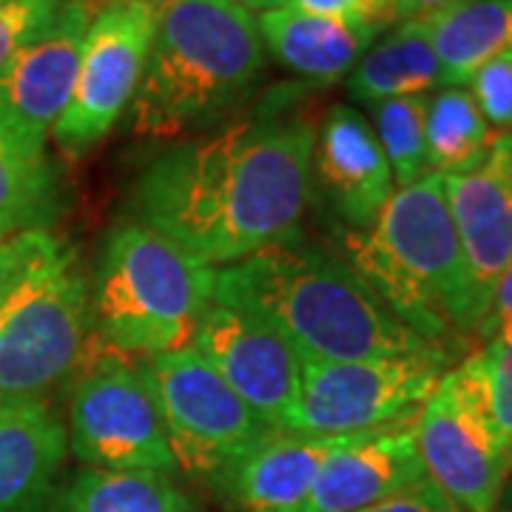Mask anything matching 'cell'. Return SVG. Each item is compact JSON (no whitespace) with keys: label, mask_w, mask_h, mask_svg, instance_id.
Segmentation results:
<instances>
[{"label":"cell","mask_w":512,"mask_h":512,"mask_svg":"<svg viewBox=\"0 0 512 512\" xmlns=\"http://www.w3.org/2000/svg\"><path fill=\"white\" fill-rule=\"evenodd\" d=\"M316 123L279 94L220 134L168 148L131 194L134 222L211 268L293 239L311 191Z\"/></svg>","instance_id":"obj_1"},{"label":"cell","mask_w":512,"mask_h":512,"mask_svg":"<svg viewBox=\"0 0 512 512\" xmlns=\"http://www.w3.org/2000/svg\"><path fill=\"white\" fill-rule=\"evenodd\" d=\"M214 302L259 316L302 359H450L387 311L345 259L296 239L217 268Z\"/></svg>","instance_id":"obj_2"},{"label":"cell","mask_w":512,"mask_h":512,"mask_svg":"<svg viewBox=\"0 0 512 512\" xmlns=\"http://www.w3.org/2000/svg\"><path fill=\"white\" fill-rule=\"evenodd\" d=\"M342 245L350 268L424 342L447 353L476 336L478 319L444 174L430 171L419 183L396 188L376 220L348 231Z\"/></svg>","instance_id":"obj_3"},{"label":"cell","mask_w":512,"mask_h":512,"mask_svg":"<svg viewBox=\"0 0 512 512\" xmlns=\"http://www.w3.org/2000/svg\"><path fill=\"white\" fill-rule=\"evenodd\" d=\"M265 74L256 18L231 0H168L131 103L140 137H180L242 109Z\"/></svg>","instance_id":"obj_4"},{"label":"cell","mask_w":512,"mask_h":512,"mask_svg":"<svg viewBox=\"0 0 512 512\" xmlns=\"http://www.w3.org/2000/svg\"><path fill=\"white\" fill-rule=\"evenodd\" d=\"M217 268L188 256L140 222L111 231L92 296V322L120 356L191 348L214 302Z\"/></svg>","instance_id":"obj_5"},{"label":"cell","mask_w":512,"mask_h":512,"mask_svg":"<svg viewBox=\"0 0 512 512\" xmlns=\"http://www.w3.org/2000/svg\"><path fill=\"white\" fill-rule=\"evenodd\" d=\"M89 325V282L60 245L0 302V396L40 399L74 367Z\"/></svg>","instance_id":"obj_6"},{"label":"cell","mask_w":512,"mask_h":512,"mask_svg":"<svg viewBox=\"0 0 512 512\" xmlns=\"http://www.w3.org/2000/svg\"><path fill=\"white\" fill-rule=\"evenodd\" d=\"M427 478L461 512H495L512 456L495 430L476 353L444 373L416 416Z\"/></svg>","instance_id":"obj_7"},{"label":"cell","mask_w":512,"mask_h":512,"mask_svg":"<svg viewBox=\"0 0 512 512\" xmlns=\"http://www.w3.org/2000/svg\"><path fill=\"white\" fill-rule=\"evenodd\" d=\"M140 370L174 461L191 476L220 478L237 458L276 433L194 348L148 356Z\"/></svg>","instance_id":"obj_8"},{"label":"cell","mask_w":512,"mask_h":512,"mask_svg":"<svg viewBox=\"0 0 512 512\" xmlns=\"http://www.w3.org/2000/svg\"><path fill=\"white\" fill-rule=\"evenodd\" d=\"M444 365L447 359L439 356L373 362L302 359V390L285 430L342 439L416 419L444 376Z\"/></svg>","instance_id":"obj_9"},{"label":"cell","mask_w":512,"mask_h":512,"mask_svg":"<svg viewBox=\"0 0 512 512\" xmlns=\"http://www.w3.org/2000/svg\"><path fill=\"white\" fill-rule=\"evenodd\" d=\"M160 9L154 3H109L86 32L69 106L52 128V143L69 160L97 148L134 103L146 72Z\"/></svg>","instance_id":"obj_10"},{"label":"cell","mask_w":512,"mask_h":512,"mask_svg":"<svg viewBox=\"0 0 512 512\" xmlns=\"http://www.w3.org/2000/svg\"><path fill=\"white\" fill-rule=\"evenodd\" d=\"M66 436L86 467L163 476L177 467L146 376L123 359L97 365L74 384Z\"/></svg>","instance_id":"obj_11"},{"label":"cell","mask_w":512,"mask_h":512,"mask_svg":"<svg viewBox=\"0 0 512 512\" xmlns=\"http://www.w3.org/2000/svg\"><path fill=\"white\" fill-rule=\"evenodd\" d=\"M191 348L274 430H285L302 390V356L254 313L211 302Z\"/></svg>","instance_id":"obj_12"},{"label":"cell","mask_w":512,"mask_h":512,"mask_svg":"<svg viewBox=\"0 0 512 512\" xmlns=\"http://www.w3.org/2000/svg\"><path fill=\"white\" fill-rule=\"evenodd\" d=\"M94 15L89 0H66L55 26L0 72V123L37 154H46L52 128L69 106Z\"/></svg>","instance_id":"obj_13"},{"label":"cell","mask_w":512,"mask_h":512,"mask_svg":"<svg viewBox=\"0 0 512 512\" xmlns=\"http://www.w3.org/2000/svg\"><path fill=\"white\" fill-rule=\"evenodd\" d=\"M444 185L481 328L495 285L512 262V134H495L484 160L447 174Z\"/></svg>","instance_id":"obj_14"},{"label":"cell","mask_w":512,"mask_h":512,"mask_svg":"<svg viewBox=\"0 0 512 512\" xmlns=\"http://www.w3.org/2000/svg\"><path fill=\"white\" fill-rule=\"evenodd\" d=\"M427 481L416 447V419L348 436L322 464L302 512H362Z\"/></svg>","instance_id":"obj_15"},{"label":"cell","mask_w":512,"mask_h":512,"mask_svg":"<svg viewBox=\"0 0 512 512\" xmlns=\"http://www.w3.org/2000/svg\"><path fill=\"white\" fill-rule=\"evenodd\" d=\"M311 177L353 231L376 220L396 191L376 131L350 106H333L316 128Z\"/></svg>","instance_id":"obj_16"},{"label":"cell","mask_w":512,"mask_h":512,"mask_svg":"<svg viewBox=\"0 0 512 512\" xmlns=\"http://www.w3.org/2000/svg\"><path fill=\"white\" fill-rule=\"evenodd\" d=\"M345 439L276 430L217 481L242 512H302L322 464Z\"/></svg>","instance_id":"obj_17"},{"label":"cell","mask_w":512,"mask_h":512,"mask_svg":"<svg viewBox=\"0 0 512 512\" xmlns=\"http://www.w3.org/2000/svg\"><path fill=\"white\" fill-rule=\"evenodd\" d=\"M66 450V427L43 399L0 396V512L40 510Z\"/></svg>","instance_id":"obj_18"},{"label":"cell","mask_w":512,"mask_h":512,"mask_svg":"<svg viewBox=\"0 0 512 512\" xmlns=\"http://www.w3.org/2000/svg\"><path fill=\"white\" fill-rule=\"evenodd\" d=\"M256 29L265 52H271L276 63L313 83H333L350 74L376 40V35L353 23L302 12L293 6L262 12L256 18Z\"/></svg>","instance_id":"obj_19"},{"label":"cell","mask_w":512,"mask_h":512,"mask_svg":"<svg viewBox=\"0 0 512 512\" xmlns=\"http://www.w3.org/2000/svg\"><path fill=\"white\" fill-rule=\"evenodd\" d=\"M444 86H467L504 52H512V0H458L424 18Z\"/></svg>","instance_id":"obj_20"},{"label":"cell","mask_w":512,"mask_h":512,"mask_svg":"<svg viewBox=\"0 0 512 512\" xmlns=\"http://www.w3.org/2000/svg\"><path fill=\"white\" fill-rule=\"evenodd\" d=\"M436 86H444V74L424 18L399 23L382 43L370 46L348 74V92L367 106L419 97Z\"/></svg>","instance_id":"obj_21"},{"label":"cell","mask_w":512,"mask_h":512,"mask_svg":"<svg viewBox=\"0 0 512 512\" xmlns=\"http://www.w3.org/2000/svg\"><path fill=\"white\" fill-rule=\"evenodd\" d=\"M57 512H197L163 473L86 467L57 501Z\"/></svg>","instance_id":"obj_22"},{"label":"cell","mask_w":512,"mask_h":512,"mask_svg":"<svg viewBox=\"0 0 512 512\" xmlns=\"http://www.w3.org/2000/svg\"><path fill=\"white\" fill-rule=\"evenodd\" d=\"M427 165L436 174H461L484 160L495 140L493 126L484 120L473 94L447 86L427 97Z\"/></svg>","instance_id":"obj_23"},{"label":"cell","mask_w":512,"mask_h":512,"mask_svg":"<svg viewBox=\"0 0 512 512\" xmlns=\"http://www.w3.org/2000/svg\"><path fill=\"white\" fill-rule=\"evenodd\" d=\"M55 174L46 154L26 148L0 123V220L18 231L43 228L52 217Z\"/></svg>","instance_id":"obj_24"},{"label":"cell","mask_w":512,"mask_h":512,"mask_svg":"<svg viewBox=\"0 0 512 512\" xmlns=\"http://www.w3.org/2000/svg\"><path fill=\"white\" fill-rule=\"evenodd\" d=\"M376 137L390 165L393 185H413L430 174L427 165V140H424V120H427V94L419 97H396L373 106Z\"/></svg>","instance_id":"obj_25"},{"label":"cell","mask_w":512,"mask_h":512,"mask_svg":"<svg viewBox=\"0 0 512 512\" xmlns=\"http://www.w3.org/2000/svg\"><path fill=\"white\" fill-rule=\"evenodd\" d=\"M66 0H3L0 3V72L32 40L46 35Z\"/></svg>","instance_id":"obj_26"},{"label":"cell","mask_w":512,"mask_h":512,"mask_svg":"<svg viewBox=\"0 0 512 512\" xmlns=\"http://www.w3.org/2000/svg\"><path fill=\"white\" fill-rule=\"evenodd\" d=\"M487 410L512 456V342H490L476 350Z\"/></svg>","instance_id":"obj_27"},{"label":"cell","mask_w":512,"mask_h":512,"mask_svg":"<svg viewBox=\"0 0 512 512\" xmlns=\"http://www.w3.org/2000/svg\"><path fill=\"white\" fill-rule=\"evenodd\" d=\"M282 6L345 20V23H353L376 37L387 29H396L404 20H410L402 0H282Z\"/></svg>","instance_id":"obj_28"},{"label":"cell","mask_w":512,"mask_h":512,"mask_svg":"<svg viewBox=\"0 0 512 512\" xmlns=\"http://www.w3.org/2000/svg\"><path fill=\"white\" fill-rule=\"evenodd\" d=\"M470 86L484 120L498 128V134H512V52H504L481 66Z\"/></svg>","instance_id":"obj_29"},{"label":"cell","mask_w":512,"mask_h":512,"mask_svg":"<svg viewBox=\"0 0 512 512\" xmlns=\"http://www.w3.org/2000/svg\"><path fill=\"white\" fill-rule=\"evenodd\" d=\"M60 245L63 242L52 237L46 228H26V231H15L6 239H0V302L40 259L55 254Z\"/></svg>","instance_id":"obj_30"},{"label":"cell","mask_w":512,"mask_h":512,"mask_svg":"<svg viewBox=\"0 0 512 512\" xmlns=\"http://www.w3.org/2000/svg\"><path fill=\"white\" fill-rule=\"evenodd\" d=\"M362 512H461L447 498V495L441 493L439 487L427 478V481H421L416 487H410V490H404V493L390 495V498H384L379 504H373V507H367Z\"/></svg>","instance_id":"obj_31"},{"label":"cell","mask_w":512,"mask_h":512,"mask_svg":"<svg viewBox=\"0 0 512 512\" xmlns=\"http://www.w3.org/2000/svg\"><path fill=\"white\" fill-rule=\"evenodd\" d=\"M476 336L481 339V345L512 342V262L507 265V271L501 274L498 285H495L490 308H487V316H484Z\"/></svg>","instance_id":"obj_32"},{"label":"cell","mask_w":512,"mask_h":512,"mask_svg":"<svg viewBox=\"0 0 512 512\" xmlns=\"http://www.w3.org/2000/svg\"><path fill=\"white\" fill-rule=\"evenodd\" d=\"M453 3H458V0H402L407 18H427V15L441 12V9H447Z\"/></svg>","instance_id":"obj_33"},{"label":"cell","mask_w":512,"mask_h":512,"mask_svg":"<svg viewBox=\"0 0 512 512\" xmlns=\"http://www.w3.org/2000/svg\"><path fill=\"white\" fill-rule=\"evenodd\" d=\"M231 3H237L242 9H259V12H268V9H276V6H282V0H231Z\"/></svg>","instance_id":"obj_34"},{"label":"cell","mask_w":512,"mask_h":512,"mask_svg":"<svg viewBox=\"0 0 512 512\" xmlns=\"http://www.w3.org/2000/svg\"><path fill=\"white\" fill-rule=\"evenodd\" d=\"M15 231H18V228H15L12 222L0 220V239H6V237H9V234H15Z\"/></svg>","instance_id":"obj_35"},{"label":"cell","mask_w":512,"mask_h":512,"mask_svg":"<svg viewBox=\"0 0 512 512\" xmlns=\"http://www.w3.org/2000/svg\"><path fill=\"white\" fill-rule=\"evenodd\" d=\"M106 6L109 3H154V6H163V3H168V0H103Z\"/></svg>","instance_id":"obj_36"},{"label":"cell","mask_w":512,"mask_h":512,"mask_svg":"<svg viewBox=\"0 0 512 512\" xmlns=\"http://www.w3.org/2000/svg\"><path fill=\"white\" fill-rule=\"evenodd\" d=\"M507 512H512V510H507Z\"/></svg>","instance_id":"obj_37"},{"label":"cell","mask_w":512,"mask_h":512,"mask_svg":"<svg viewBox=\"0 0 512 512\" xmlns=\"http://www.w3.org/2000/svg\"><path fill=\"white\" fill-rule=\"evenodd\" d=\"M0 3H3V0H0Z\"/></svg>","instance_id":"obj_38"}]
</instances>
